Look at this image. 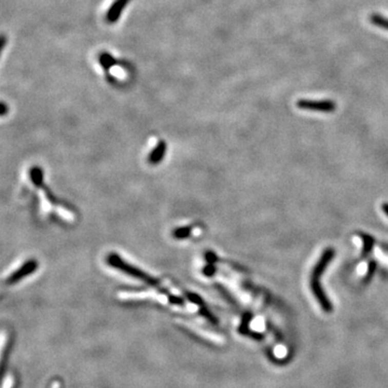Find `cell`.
<instances>
[{"mask_svg": "<svg viewBox=\"0 0 388 388\" xmlns=\"http://www.w3.org/2000/svg\"><path fill=\"white\" fill-rule=\"evenodd\" d=\"M297 107L300 109L332 112L337 109V105L332 101H313V100H300L297 102Z\"/></svg>", "mask_w": 388, "mask_h": 388, "instance_id": "cell-4", "label": "cell"}, {"mask_svg": "<svg viewBox=\"0 0 388 388\" xmlns=\"http://www.w3.org/2000/svg\"><path fill=\"white\" fill-rule=\"evenodd\" d=\"M334 257V249L333 248H327L325 251L322 253L319 261L316 263V265L313 268V272L311 274V288L313 294H314L315 298L317 299L318 303L320 304L321 308L326 313H331L333 307L330 300L325 295V291L322 290L320 286V277L322 273L325 272V269L329 265V263L332 261Z\"/></svg>", "mask_w": 388, "mask_h": 388, "instance_id": "cell-2", "label": "cell"}, {"mask_svg": "<svg viewBox=\"0 0 388 388\" xmlns=\"http://www.w3.org/2000/svg\"><path fill=\"white\" fill-rule=\"evenodd\" d=\"M370 20H371L372 23L374 25H376L377 27H381L383 29L388 30V20L385 18L384 16L379 15V14H373Z\"/></svg>", "mask_w": 388, "mask_h": 388, "instance_id": "cell-7", "label": "cell"}, {"mask_svg": "<svg viewBox=\"0 0 388 388\" xmlns=\"http://www.w3.org/2000/svg\"><path fill=\"white\" fill-rule=\"evenodd\" d=\"M134 0H106L101 9V18L107 25L118 23Z\"/></svg>", "mask_w": 388, "mask_h": 388, "instance_id": "cell-3", "label": "cell"}, {"mask_svg": "<svg viewBox=\"0 0 388 388\" xmlns=\"http://www.w3.org/2000/svg\"><path fill=\"white\" fill-rule=\"evenodd\" d=\"M191 231L190 228H181V229H178L176 232H175V235L177 237H179V239H183V237H186L189 235V232Z\"/></svg>", "mask_w": 388, "mask_h": 388, "instance_id": "cell-9", "label": "cell"}, {"mask_svg": "<svg viewBox=\"0 0 388 388\" xmlns=\"http://www.w3.org/2000/svg\"><path fill=\"white\" fill-rule=\"evenodd\" d=\"M93 64L94 68L110 84L125 85L134 79L133 65L109 50H97L93 56Z\"/></svg>", "mask_w": 388, "mask_h": 388, "instance_id": "cell-1", "label": "cell"}, {"mask_svg": "<svg viewBox=\"0 0 388 388\" xmlns=\"http://www.w3.org/2000/svg\"><path fill=\"white\" fill-rule=\"evenodd\" d=\"M37 268V262L36 261H29L27 262L26 264H24L23 266H22L18 271H16L12 276L10 277V279L8 280L9 283H15V282H18L20 279H22L23 277H25L26 275L30 274L35 271V269Z\"/></svg>", "mask_w": 388, "mask_h": 388, "instance_id": "cell-5", "label": "cell"}, {"mask_svg": "<svg viewBox=\"0 0 388 388\" xmlns=\"http://www.w3.org/2000/svg\"><path fill=\"white\" fill-rule=\"evenodd\" d=\"M382 210H383V212L387 216V217H388V203H384L383 205H382Z\"/></svg>", "mask_w": 388, "mask_h": 388, "instance_id": "cell-10", "label": "cell"}, {"mask_svg": "<svg viewBox=\"0 0 388 388\" xmlns=\"http://www.w3.org/2000/svg\"><path fill=\"white\" fill-rule=\"evenodd\" d=\"M361 237H362V239H363V242H364V246H363V254H364V255H368V254L371 251L372 247H373V244H374L373 239H372V237L368 236V235H362Z\"/></svg>", "mask_w": 388, "mask_h": 388, "instance_id": "cell-8", "label": "cell"}, {"mask_svg": "<svg viewBox=\"0 0 388 388\" xmlns=\"http://www.w3.org/2000/svg\"><path fill=\"white\" fill-rule=\"evenodd\" d=\"M165 143H161L157 148L156 150L153 151L152 153H151V157H150V161L152 162V163H157V162H159L162 158H163V154L165 152Z\"/></svg>", "mask_w": 388, "mask_h": 388, "instance_id": "cell-6", "label": "cell"}]
</instances>
